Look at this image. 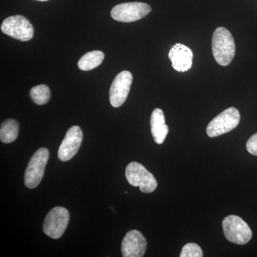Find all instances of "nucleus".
<instances>
[{
  "mask_svg": "<svg viewBox=\"0 0 257 257\" xmlns=\"http://www.w3.org/2000/svg\"><path fill=\"white\" fill-rule=\"evenodd\" d=\"M49 157V150L46 148H40L30 159L25 175V184L28 188H36L40 184L43 178Z\"/></svg>",
  "mask_w": 257,
  "mask_h": 257,
  "instance_id": "nucleus-4",
  "label": "nucleus"
},
{
  "mask_svg": "<svg viewBox=\"0 0 257 257\" xmlns=\"http://www.w3.org/2000/svg\"><path fill=\"white\" fill-rule=\"evenodd\" d=\"M202 256L203 251L202 248L195 243H189L184 245L180 253V257Z\"/></svg>",
  "mask_w": 257,
  "mask_h": 257,
  "instance_id": "nucleus-17",
  "label": "nucleus"
},
{
  "mask_svg": "<svg viewBox=\"0 0 257 257\" xmlns=\"http://www.w3.org/2000/svg\"><path fill=\"white\" fill-rule=\"evenodd\" d=\"M246 150L251 155L257 156V133L248 139L246 143Z\"/></svg>",
  "mask_w": 257,
  "mask_h": 257,
  "instance_id": "nucleus-18",
  "label": "nucleus"
},
{
  "mask_svg": "<svg viewBox=\"0 0 257 257\" xmlns=\"http://www.w3.org/2000/svg\"><path fill=\"white\" fill-rule=\"evenodd\" d=\"M235 51L234 38L229 30L222 27L216 29L212 37V52L216 62L221 66L229 65Z\"/></svg>",
  "mask_w": 257,
  "mask_h": 257,
  "instance_id": "nucleus-1",
  "label": "nucleus"
},
{
  "mask_svg": "<svg viewBox=\"0 0 257 257\" xmlns=\"http://www.w3.org/2000/svg\"><path fill=\"white\" fill-rule=\"evenodd\" d=\"M152 137L155 143L162 145L169 133V126L165 124V114L161 109H155L150 119Z\"/></svg>",
  "mask_w": 257,
  "mask_h": 257,
  "instance_id": "nucleus-13",
  "label": "nucleus"
},
{
  "mask_svg": "<svg viewBox=\"0 0 257 257\" xmlns=\"http://www.w3.org/2000/svg\"><path fill=\"white\" fill-rule=\"evenodd\" d=\"M151 7L143 3H126L116 5L111 11V18L121 23H133L150 14Z\"/></svg>",
  "mask_w": 257,
  "mask_h": 257,
  "instance_id": "nucleus-6",
  "label": "nucleus"
},
{
  "mask_svg": "<svg viewBox=\"0 0 257 257\" xmlns=\"http://www.w3.org/2000/svg\"><path fill=\"white\" fill-rule=\"evenodd\" d=\"M104 59V54L101 51L94 50L87 52L78 62V67L81 70L89 71L99 67Z\"/></svg>",
  "mask_w": 257,
  "mask_h": 257,
  "instance_id": "nucleus-14",
  "label": "nucleus"
},
{
  "mask_svg": "<svg viewBox=\"0 0 257 257\" xmlns=\"http://www.w3.org/2000/svg\"><path fill=\"white\" fill-rule=\"evenodd\" d=\"M133 76L128 71H123L116 76L109 90V100L111 106L119 107L127 99Z\"/></svg>",
  "mask_w": 257,
  "mask_h": 257,
  "instance_id": "nucleus-9",
  "label": "nucleus"
},
{
  "mask_svg": "<svg viewBox=\"0 0 257 257\" xmlns=\"http://www.w3.org/2000/svg\"><path fill=\"white\" fill-rule=\"evenodd\" d=\"M19 124L15 119H7L3 121L0 128V140L2 143L10 144L18 138Z\"/></svg>",
  "mask_w": 257,
  "mask_h": 257,
  "instance_id": "nucleus-15",
  "label": "nucleus"
},
{
  "mask_svg": "<svg viewBox=\"0 0 257 257\" xmlns=\"http://www.w3.org/2000/svg\"><path fill=\"white\" fill-rule=\"evenodd\" d=\"M222 226L225 237L231 242L246 244L252 237V231L249 226L239 216H226L222 221Z\"/></svg>",
  "mask_w": 257,
  "mask_h": 257,
  "instance_id": "nucleus-3",
  "label": "nucleus"
},
{
  "mask_svg": "<svg viewBox=\"0 0 257 257\" xmlns=\"http://www.w3.org/2000/svg\"><path fill=\"white\" fill-rule=\"evenodd\" d=\"M5 35L22 42H28L34 36V28L31 23L22 15H15L5 19L1 25Z\"/></svg>",
  "mask_w": 257,
  "mask_h": 257,
  "instance_id": "nucleus-7",
  "label": "nucleus"
},
{
  "mask_svg": "<svg viewBox=\"0 0 257 257\" xmlns=\"http://www.w3.org/2000/svg\"><path fill=\"white\" fill-rule=\"evenodd\" d=\"M147 240L140 231L132 230L125 235L121 243L124 257H143L146 252Z\"/></svg>",
  "mask_w": 257,
  "mask_h": 257,
  "instance_id": "nucleus-11",
  "label": "nucleus"
},
{
  "mask_svg": "<svg viewBox=\"0 0 257 257\" xmlns=\"http://www.w3.org/2000/svg\"><path fill=\"white\" fill-rule=\"evenodd\" d=\"M125 176L128 183L133 187H140L143 193L153 192L157 187V182L151 172L138 162L128 164L125 170Z\"/></svg>",
  "mask_w": 257,
  "mask_h": 257,
  "instance_id": "nucleus-2",
  "label": "nucleus"
},
{
  "mask_svg": "<svg viewBox=\"0 0 257 257\" xmlns=\"http://www.w3.org/2000/svg\"><path fill=\"white\" fill-rule=\"evenodd\" d=\"M82 140L83 133L79 126H73L69 128L59 149L58 158L60 160L67 162L73 158L79 151Z\"/></svg>",
  "mask_w": 257,
  "mask_h": 257,
  "instance_id": "nucleus-10",
  "label": "nucleus"
},
{
  "mask_svg": "<svg viewBox=\"0 0 257 257\" xmlns=\"http://www.w3.org/2000/svg\"><path fill=\"white\" fill-rule=\"evenodd\" d=\"M69 220V213L65 208H53L45 217L43 231L52 239H60L67 229Z\"/></svg>",
  "mask_w": 257,
  "mask_h": 257,
  "instance_id": "nucleus-8",
  "label": "nucleus"
},
{
  "mask_svg": "<svg viewBox=\"0 0 257 257\" xmlns=\"http://www.w3.org/2000/svg\"><path fill=\"white\" fill-rule=\"evenodd\" d=\"M239 111L235 107H229L214 118L207 128L209 138H216L232 131L239 124Z\"/></svg>",
  "mask_w": 257,
  "mask_h": 257,
  "instance_id": "nucleus-5",
  "label": "nucleus"
},
{
  "mask_svg": "<svg viewBox=\"0 0 257 257\" xmlns=\"http://www.w3.org/2000/svg\"><path fill=\"white\" fill-rule=\"evenodd\" d=\"M35 1H39V2H47V1H50V0H35Z\"/></svg>",
  "mask_w": 257,
  "mask_h": 257,
  "instance_id": "nucleus-19",
  "label": "nucleus"
},
{
  "mask_svg": "<svg viewBox=\"0 0 257 257\" xmlns=\"http://www.w3.org/2000/svg\"><path fill=\"white\" fill-rule=\"evenodd\" d=\"M32 100L37 105L46 104L50 99V88L45 84H40L32 88L30 92Z\"/></svg>",
  "mask_w": 257,
  "mask_h": 257,
  "instance_id": "nucleus-16",
  "label": "nucleus"
},
{
  "mask_svg": "<svg viewBox=\"0 0 257 257\" xmlns=\"http://www.w3.org/2000/svg\"><path fill=\"white\" fill-rule=\"evenodd\" d=\"M169 57L172 67L177 72H187L192 67V51L182 44L177 43L174 45L169 52Z\"/></svg>",
  "mask_w": 257,
  "mask_h": 257,
  "instance_id": "nucleus-12",
  "label": "nucleus"
}]
</instances>
